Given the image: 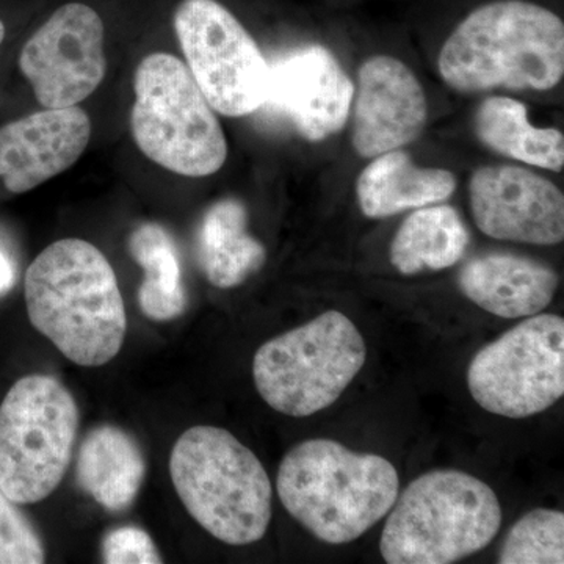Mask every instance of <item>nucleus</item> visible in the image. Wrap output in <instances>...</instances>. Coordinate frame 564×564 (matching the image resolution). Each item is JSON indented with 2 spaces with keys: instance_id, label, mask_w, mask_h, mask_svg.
Listing matches in <instances>:
<instances>
[{
  "instance_id": "obj_1",
  "label": "nucleus",
  "mask_w": 564,
  "mask_h": 564,
  "mask_svg": "<svg viewBox=\"0 0 564 564\" xmlns=\"http://www.w3.org/2000/svg\"><path fill=\"white\" fill-rule=\"evenodd\" d=\"M33 328L70 362L101 367L128 333L124 300L109 259L90 242L63 239L36 256L24 282Z\"/></svg>"
},
{
  "instance_id": "obj_2",
  "label": "nucleus",
  "mask_w": 564,
  "mask_h": 564,
  "mask_svg": "<svg viewBox=\"0 0 564 564\" xmlns=\"http://www.w3.org/2000/svg\"><path fill=\"white\" fill-rule=\"evenodd\" d=\"M437 69L459 93L552 90L564 74L563 20L527 0L485 3L445 41Z\"/></svg>"
},
{
  "instance_id": "obj_13",
  "label": "nucleus",
  "mask_w": 564,
  "mask_h": 564,
  "mask_svg": "<svg viewBox=\"0 0 564 564\" xmlns=\"http://www.w3.org/2000/svg\"><path fill=\"white\" fill-rule=\"evenodd\" d=\"M470 209L481 232L508 242L558 245L564 196L540 174L513 165L481 166L469 182Z\"/></svg>"
},
{
  "instance_id": "obj_20",
  "label": "nucleus",
  "mask_w": 564,
  "mask_h": 564,
  "mask_svg": "<svg viewBox=\"0 0 564 564\" xmlns=\"http://www.w3.org/2000/svg\"><path fill=\"white\" fill-rule=\"evenodd\" d=\"M474 129L481 144L497 154L549 172L563 170V132L530 124L527 107L516 99L486 98L475 111Z\"/></svg>"
},
{
  "instance_id": "obj_26",
  "label": "nucleus",
  "mask_w": 564,
  "mask_h": 564,
  "mask_svg": "<svg viewBox=\"0 0 564 564\" xmlns=\"http://www.w3.org/2000/svg\"><path fill=\"white\" fill-rule=\"evenodd\" d=\"M14 284V269L11 265L10 259L0 251V293L10 291L11 285Z\"/></svg>"
},
{
  "instance_id": "obj_6",
  "label": "nucleus",
  "mask_w": 564,
  "mask_h": 564,
  "mask_svg": "<svg viewBox=\"0 0 564 564\" xmlns=\"http://www.w3.org/2000/svg\"><path fill=\"white\" fill-rule=\"evenodd\" d=\"M131 132L139 150L185 177L220 172L228 141L187 65L165 52L147 55L133 76Z\"/></svg>"
},
{
  "instance_id": "obj_10",
  "label": "nucleus",
  "mask_w": 564,
  "mask_h": 564,
  "mask_svg": "<svg viewBox=\"0 0 564 564\" xmlns=\"http://www.w3.org/2000/svg\"><path fill=\"white\" fill-rule=\"evenodd\" d=\"M174 32L212 109L231 118L261 109L269 62L231 11L217 0H182L174 11Z\"/></svg>"
},
{
  "instance_id": "obj_9",
  "label": "nucleus",
  "mask_w": 564,
  "mask_h": 564,
  "mask_svg": "<svg viewBox=\"0 0 564 564\" xmlns=\"http://www.w3.org/2000/svg\"><path fill=\"white\" fill-rule=\"evenodd\" d=\"M467 388L488 413L527 419L564 395V321L555 314L527 317L486 345L467 369Z\"/></svg>"
},
{
  "instance_id": "obj_21",
  "label": "nucleus",
  "mask_w": 564,
  "mask_h": 564,
  "mask_svg": "<svg viewBox=\"0 0 564 564\" xmlns=\"http://www.w3.org/2000/svg\"><path fill=\"white\" fill-rule=\"evenodd\" d=\"M470 236L452 206H425L404 218L393 237L391 263L397 272H441L462 261Z\"/></svg>"
},
{
  "instance_id": "obj_7",
  "label": "nucleus",
  "mask_w": 564,
  "mask_h": 564,
  "mask_svg": "<svg viewBox=\"0 0 564 564\" xmlns=\"http://www.w3.org/2000/svg\"><path fill=\"white\" fill-rule=\"evenodd\" d=\"M367 361L355 323L326 311L256 351L252 380L263 402L289 417H310L339 400Z\"/></svg>"
},
{
  "instance_id": "obj_5",
  "label": "nucleus",
  "mask_w": 564,
  "mask_h": 564,
  "mask_svg": "<svg viewBox=\"0 0 564 564\" xmlns=\"http://www.w3.org/2000/svg\"><path fill=\"white\" fill-rule=\"evenodd\" d=\"M380 552L389 564H452L488 547L502 525L491 486L463 470H432L388 513Z\"/></svg>"
},
{
  "instance_id": "obj_4",
  "label": "nucleus",
  "mask_w": 564,
  "mask_h": 564,
  "mask_svg": "<svg viewBox=\"0 0 564 564\" xmlns=\"http://www.w3.org/2000/svg\"><path fill=\"white\" fill-rule=\"evenodd\" d=\"M170 477L187 513L229 545L258 543L272 521L273 489L265 467L228 430L198 425L182 433Z\"/></svg>"
},
{
  "instance_id": "obj_15",
  "label": "nucleus",
  "mask_w": 564,
  "mask_h": 564,
  "mask_svg": "<svg viewBox=\"0 0 564 564\" xmlns=\"http://www.w3.org/2000/svg\"><path fill=\"white\" fill-rule=\"evenodd\" d=\"M91 121L79 106L43 109L0 128V180L31 192L69 170L87 150Z\"/></svg>"
},
{
  "instance_id": "obj_19",
  "label": "nucleus",
  "mask_w": 564,
  "mask_h": 564,
  "mask_svg": "<svg viewBox=\"0 0 564 564\" xmlns=\"http://www.w3.org/2000/svg\"><path fill=\"white\" fill-rule=\"evenodd\" d=\"M242 203L223 199L203 217L198 234V259L207 281L218 289H232L258 273L267 261L265 247L250 236Z\"/></svg>"
},
{
  "instance_id": "obj_12",
  "label": "nucleus",
  "mask_w": 564,
  "mask_h": 564,
  "mask_svg": "<svg viewBox=\"0 0 564 564\" xmlns=\"http://www.w3.org/2000/svg\"><path fill=\"white\" fill-rule=\"evenodd\" d=\"M352 98L355 85L333 52L313 44L269 63L265 101L259 110L317 143L343 131Z\"/></svg>"
},
{
  "instance_id": "obj_25",
  "label": "nucleus",
  "mask_w": 564,
  "mask_h": 564,
  "mask_svg": "<svg viewBox=\"0 0 564 564\" xmlns=\"http://www.w3.org/2000/svg\"><path fill=\"white\" fill-rule=\"evenodd\" d=\"M102 560L109 564L163 563L150 534L139 527L111 530L102 541Z\"/></svg>"
},
{
  "instance_id": "obj_23",
  "label": "nucleus",
  "mask_w": 564,
  "mask_h": 564,
  "mask_svg": "<svg viewBox=\"0 0 564 564\" xmlns=\"http://www.w3.org/2000/svg\"><path fill=\"white\" fill-rule=\"evenodd\" d=\"M500 564H563V511L536 508L516 521L499 551Z\"/></svg>"
},
{
  "instance_id": "obj_24",
  "label": "nucleus",
  "mask_w": 564,
  "mask_h": 564,
  "mask_svg": "<svg viewBox=\"0 0 564 564\" xmlns=\"http://www.w3.org/2000/svg\"><path fill=\"white\" fill-rule=\"evenodd\" d=\"M44 545L18 503L0 489V564L44 563Z\"/></svg>"
},
{
  "instance_id": "obj_27",
  "label": "nucleus",
  "mask_w": 564,
  "mask_h": 564,
  "mask_svg": "<svg viewBox=\"0 0 564 564\" xmlns=\"http://www.w3.org/2000/svg\"><path fill=\"white\" fill-rule=\"evenodd\" d=\"M7 31H6V24H3V21L0 20V44L3 43V40H6Z\"/></svg>"
},
{
  "instance_id": "obj_18",
  "label": "nucleus",
  "mask_w": 564,
  "mask_h": 564,
  "mask_svg": "<svg viewBox=\"0 0 564 564\" xmlns=\"http://www.w3.org/2000/svg\"><path fill=\"white\" fill-rule=\"evenodd\" d=\"M147 475V462L132 434L104 423L82 441L76 480L111 513L128 510L135 502Z\"/></svg>"
},
{
  "instance_id": "obj_8",
  "label": "nucleus",
  "mask_w": 564,
  "mask_h": 564,
  "mask_svg": "<svg viewBox=\"0 0 564 564\" xmlns=\"http://www.w3.org/2000/svg\"><path fill=\"white\" fill-rule=\"evenodd\" d=\"M77 432L79 408L57 378L18 380L0 403V489L18 505L47 499L68 470Z\"/></svg>"
},
{
  "instance_id": "obj_11",
  "label": "nucleus",
  "mask_w": 564,
  "mask_h": 564,
  "mask_svg": "<svg viewBox=\"0 0 564 564\" xmlns=\"http://www.w3.org/2000/svg\"><path fill=\"white\" fill-rule=\"evenodd\" d=\"M104 22L98 11L70 2L22 46L20 69L44 109H63L84 102L107 74Z\"/></svg>"
},
{
  "instance_id": "obj_16",
  "label": "nucleus",
  "mask_w": 564,
  "mask_h": 564,
  "mask_svg": "<svg viewBox=\"0 0 564 564\" xmlns=\"http://www.w3.org/2000/svg\"><path fill=\"white\" fill-rule=\"evenodd\" d=\"M458 285L486 313L513 321L543 313L554 300L558 274L524 256L488 252L463 267Z\"/></svg>"
},
{
  "instance_id": "obj_22",
  "label": "nucleus",
  "mask_w": 564,
  "mask_h": 564,
  "mask_svg": "<svg viewBox=\"0 0 564 564\" xmlns=\"http://www.w3.org/2000/svg\"><path fill=\"white\" fill-rule=\"evenodd\" d=\"M129 252L143 269L139 306L144 317L170 322L187 311L181 256L172 234L159 223H143L129 237Z\"/></svg>"
},
{
  "instance_id": "obj_14",
  "label": "nucleus",
  "mask_w": 564,
  "mask_h": 564,
  "mask_svg": "<svg viewBox=\"0 0 564 564\" xmlns=\"http://www.w3.org/2000/svg\"><path fill=\"white\" fill-rule=\"evenodd\" d=\"M351 143L364 159L400 150L417 140L429 120V104L410 66L375 55L358 74Z\"/></svg>"
},
{
  "instance_id": "obj_3",
  "label": "nucleus",
  "mask_w": 564,
  "mask_h": 564,
  "mask_svg": "<svg viewBox=\"0 0 564 564\" xmlns=\"http://www.w3.org/2000/svg\"><path fill=\"white\" fill-rule=\"evenodd\" d=\"M276 489L288 513L326 544L352 543L391 511L400 491L393 464L333 440H310L285 454Z\"/></svg>"
},
{
  "instance_id": "obj_17",
  "label": "nucleus",
  "mask_w": 564,
  "mask_h": 564,
  "mask_svg": "<svg viewBox=\"0 0 564 564\" xmlns=\"http://www.w3.org/2000/svg\"><path fill=\"white\" fill-rule=\"evenodd\" d=\"M455 188L454 173L421 169L406 152L400 150L377 155L356 182L359 207L372 220L447 202Z\"/></svg>"
}]
</instances>
